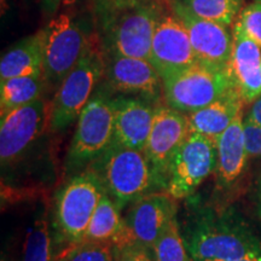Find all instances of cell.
Wrapping results in <instances>:
<instances>
[{"label":"cell","instance_id":"1f68e13d","mask_svg":"<svg viewBox=\"0 0 261 261\" xmlns=\"http://www.w3.org/2000/svg\"><path fill=\"white\" fill-rule=\"evenodd\" d=\"M256 205H257V213L261 217V175L257 180V188H256Z\"/></svg>","mask_w":261,"mask_h":261},{"label":"cell","instance_id":"2e32d148","mask_svg":"<svg viewBox=\"0 0 261 261\" xmlns=\"http://www.w3.org/2000/svg\"><path fill=\"white\" fill-rule=\"evenodd\" d=\"M155 108L139 98H115L113 144L144 151L154 122Z\"/></svg>","mask_w":261,"mask_h":261},{"label":"cell","instance_id":"484cf974","mask_svg":"<svg viewBox=\"0 0 261 261\" xmlns=\"http://www.w3.org/2000/svg\"><path fill=\"white\" fill-rule=\"evenodd\" d=\"M115 246L113 242H83L68 246L56 255L55 261H114Z\"/></svg>","mask_w":261,"mask_h":261},{"label":"cell","instance_id":"3957f363","mask_svg":"<svg viewBox=\"0 0 261 261\" xmlns=\"http://www.w3.org/2000/svg\"><path fill=\"white\" fill-rule=\"evenodd\" d=\"M91 167L120 211L160 189L144 151L112 144Z\"/></svg>","mask_w":261,"mask_h":261},{"label":"cell","instance_id":"74e56055","mask_svg":"<svg viewBox=\"0 0 261 261\" xmlns=\"http://www.w3.org/2000/svg\"><path fill=\"white\" fill-rule=\"evenodd\" d=\"M191 261H192V260H191Z\"/></svg>","mask_w":261,"mask_h":261},{"label":"cell","instance_id":"ffe728a7","mask_svg":"<svg viewBox=\"0 0 261 261\" xmlns=\"http://www.w3.org/2000/svg\"><path fill=\"white\" fill-rule=\"evenodd\" d=\"M45 28L22 39L4 52L0 61V80L42 75L45 57Z\"/></svg>","mask_w":261,"mask_h":261},{"label":"cell","instance_id":"cb8c5ba5","mask_svg":"<svg viewBox=\"0 0 261 261\" xmlns=\"http://www.w3.org/2000/svg\"><path fill=\"white\" fill-rule=\"evenodd\" d=\"M192 15L207 21L230 25L242 10L243 0H177Z\"/></svg>","mask_w":261,"mask_h":261},{"label":"cell","instance_id":"8992f818","mask_svg":"<svg viewBox=\"0 0 261 261\" xmlns=\"http://www.w3.org/2000/svg\"><path fill=\"white\" fill-rule=\"evenodd\" d=\"M114 139V99L97 94L91 98L77 119L68 150L65 168L76 174L91 167L110 148Z\"/></svg>","mask_w":261,"mask_h":261},{"label":"cell","instance_id":"52a82bcc","mask_svg":"<svg viewBox=\"0 0 261 261\" xmlns=\"http://www.w3.org/2000/svg\"><path fill=\"white\" fill-rule=\"evenodd\" d=\"M162 85L166 106L184 114L197 112L234 89L228 69H217L198 62L165 77Z\"/></svg>","mask_w":261,"mask_h":261},{"label":"cell","instance_id":"f546056e","mask_svg":"<svg viewBox=\"0 0 261 261\" xmlns=\"http://www.w3.org/2000/svg\"><path fill=\"white\" fill-rule=\"evenodd\" d=\"M247 117L249 120H252L254 123L261 126V96L257 98L255 102L252 103L249 113H248Z\"/></svg>","mask_w":261,"mask_h":261},{"label":"cell","instance_id":"8fae6325","mask_svg":"<svg viewBox=\"0 0 261 261\" xmlns=\"http://www.w3.org/2000/svg\"><path fill=\"white\" fill-rule=\"evenodd\" d=\"M51 104L44 97L0 117V160L11 165L40 138L50 127Z\"/></svg>","mask_w":261,"mask_h":261},{"label":"cell","instance_id":"4dcf8cb0","mask_svg":"<svg viewBox=\"0 0 261 261\" xmlns=\"http://www.w3.org/2000/svg\"><path fill=\"white\" fill-rule=\"evenodd\" d=\"M41 4L45 11L48 14H54L61 5V0H41Z\"/></svg>","mask_w":261,"mask_h":261},{"label":"cell","instance_id":"44dd1931","mask_svg":"<svg viewBox=\"0 0 261 261\" xmlns=\"http://www.w3.org/2000/svg\"><path fill=\"white\" fill-rule=\"evenodd\" d=\"M47 204L39 202L22 237L18 261H55Z\"/></svg>","mask_w":261,"mask_h":261},{"label":"cell","instance_id":"9a60e30c","mask_svg":"<svg viewBox=\"0 0 261 261\" xmlns=\"http://www.w3.org/2000/svg\"><path fill=\"white\" fill-rule=\"evenodd\" d=\"M177 212L175 200L167 192H152L132 203L123 220L137 242L152 248Z\"/></svg>","mask_w":261,"mask_h":261},{"label":"cell","instance_id":"277c9868","mask_svg":"<svg viewBox=\"0 0 261 261\" xmlns=\"http://www.w3.org/2000/svg\"><path fill=\"white\" fill-rule=\"evenodd\" d=\"M104 192L103 182L92 167L70 175L57 192L55 226L68 246L85 240L87 227Z\"/></svg>","mask_w":261,"mask_h":261},{"label":"cell","instance_id":"7402d4cb","mask_svg":"<svg viewBox=\"0 0 261 261\" xmlns=\"http://www.w3.org/2000/svg\"><path fill=\"white\" fill-rule=\"evenodd\" d=\"M46 85L42 75L0 80V117L41 98Z\"/></svg>","mask_w":261,"mask_h":261},{"label":"cell","instance_id":"e0dca14e","mask_svg":"<svg viewBox=\"0 0 261 261\" xmlns=\"http://www.w3.org/2000/svg\"><path fill=\"white\" fill-rule=\"evenodd\" d=\"M232 33L233 50L228 71L244 104H250L261 96V47L248 37L237 21Z\"/></svg>","mask_w":261,"mask_h":261},{"label":"cell","instance_id":"9c48e42d","mask_svg":"<svg viewBox=\"0 0 261 261\" xmlns=\"http://www.w3.org/2000/svg\"><path fill=\"white\" fill-rule=\"evenodd\" d=\"M217 143L190 133L173 159L166 192L175 201L191 196L217 168Z\"/></svg>","mask_w":261,"mask_h":261},{"label":"cell","instance_id":"6da1fadb","mask_svg":"<svg viewBox=\"0 0 261 261\" xmlns=\"http://www.w3.org/2000/svg\"><path fill=\"white\" fill-rule=\"evenodd\" d=\"M161 8L154 0H96L103 51L149 60Z\"/></svg>","mask_w":261,"mask_h":261},{"label":"cell","instance_id":"7a4b0ae2","mask_svg":"<svg viewBox=\"0 0 261 261\" xmlns=\"http://www.w3.org/2000/svg\"><path fill=\"white\" fill-rule=\"evenodd\" d=\"M195 261H228L261 254V242L243 223L231 218L202 217L184 237Z\"/></svg>","mask_w":261,"mask_h":261},{"label":"cell","instance_id":"d6a6232c","mask_svg":"<svg viewBox=\"0 0 261 261\" xmlns=\"http://www.w3.org/2000/svg\"><path fill=\"white\" fill-rule=\"evenodd\" d=\"M228 261H261V254H254V255H247L240 259H233Z\"/></svg>","mask_w":261,"mask_h":261},{"label":"cell","instance_id":"30bf717a","mask_svg":"<svg viewBox=\"0 0 261 261\" xmlns=\"http://www.w3.org/2000/svg\"><path fill=\"white\" fill-rule=\"evenodd\" d=\"M190 135L188 114L168 106L155 108L154 122L144 154L154 171L160 189L166 190L173 159Z\"/></svg>","mask_w":261,"mask_h":261},{"label":"cell","instance_id":"e575fe53","mask_svg":"<svg viewBox=\"0 0 261 261\" xmlns=\"http://www.w3.org/2000/svg\"><path fill=\"white\" fill-rule=\"evenodd\" d=\"M154 2H156L161 6H169V8H171V4L173 3V0H154Z\"/></svg>","mask_w":261,"mask_h":261},{"label":"cell","instance_id":"d4e9b609","mask_svg":"<svg viewBox=\"0 0 261 261\" xmlns=\"http://www.w3.org/2000/svg\"><path fill=\"white\" fill-rule=\"evenodd\" d=\"M156 261H191L185 240L179 230L177 217L169 221L152 247Z\"/></svg>","mask_w":261,"mask_h":261},{"label":"cell","instance_id":"f1b7e54d","mask_svg":"<svg viewBox=\"0 0 261 261\" xmlns=\"http://www.w3.org/2000/svg\"><path fill=\"white\" fill-rule=\"evenodd\" d=\"M243 130L248 158H261V126L246 117L243 120Z\"/></svg>","mask_w":261,"mask_h":261},{"label":"cell","instance_id":"8d00e7d4","mask_svg":"<svg viewBox=\"0 0 261 261\" xmlns=\"http://www.w3.org/2000/svg\"><path fill=\"white\" fill-rule=\"evenodd\" d=\"M2 261H5V260H4V259H2Z\"/></svg>","mask_w":261,"mask_h":261},{"label":"cell","instance_id":"d6986e66","mask_svg":"<svg viewBox=\"0 0 261 261\" xmlns=\"http://www.w3.org/2000/svg\"><path fill=\"white\" fill-rule=\"evenodd\" d=\"M243 106L237 90H230L210 106L188 114L190 133H198L217 143L225 129L242 113Z\"/></svg>","mask_w":261,"mask_h":261},{"label":"cell","instance_id":"83f0119b","mask_svg":"<svg viewBox=\"0 0 261 261\" xmlns=\"http://www.w3.org/2000/svg\"><path fill=\"white\" fill-rule=\"evenodd\" d=\"M114 261H156L152 248L132 242L121 247H115Z\"/></svg>","mask_w":261,"mask_h":261},{"label":"cell","instance_id":"d590c367","mask_svg":"<svg viewBox=\"0 0 261 261\" xmlns=\"http://www.w3.org/2000/svg\"><path fill=\"white\" fill-rule=\"evenodd\" d=\"M257 2H259V3H261V0H257Z\"/></svg>","mask_w":261,"mask_h":261},{"label":"cell","instance_id":"836d02e7","mask_svg":"<svg viewBox=\"0 0 261 261\" xmlns=\"http://www.w3.org/2000/svg\"><path fill=\"white\" fill-rule=\"evenodd\" d=\"M77 2H79V0H61V5H63V6H73L74 4H76Z\"/></svg>","mask_w":261,"mask_h":261},{"label":"cell","instance_id":"5bb4252c","mask_svg":"<svg viewBox=\"0 0 261 261\" xmlns=\"http://www.w3.org/2000/svg\"><path fill=\"white\" fill-rule=\"evenodd\" d=\"M149 61L163 80L197 63L189 33L174 15L162 14L156 24Z\"/></svg>","mask_w":261,"mask_h":261},{"label":"cell","instance_id":"7c38bea8","mask_svg":"<svg viewBox=\"0 0 261 261\" xmlns=\"http://www.w3.org/2000/svg\"><path fill=\"white\" fill-rule=\"evenodd\" d=\"M171 10L189 33L196 61L207 67L228 69L233 50V33H230L227 25L196 17L177 0H173Z\"/></svg>","mask_w":261,"mask_h":261},{"label":"cell","instance_id":"603a6c76","mask_svg":"<svg viewBox=\"0 0 261 261\" xmlns=\"http://www.w3.org/2000/svg\"><path fill=\"white\" fill-rule=\"evenodd\" d=\"M120 212L121 211L112 197L104 192L92 215L84 241L112 242L123 223V219L120 217Z\"/></svg>","mask_w":261,"mask_h":261},{"label":"cell","instance_id":"ac0fdd59","mask_svg":"<svg viewBox=\"0 0 261 261\" xmlns=\"http://www.w3.org/2000/svg\"><path fill=\"white\" fill-rule=\"evenodd\" d=\"M243 114L241 113L225 129L217 142V185L228 189L236 184L246 167L248 159L243 130Z\"/></svg>","mask_w":261,"mask_h":261},{"label":"cell","instance_id":"4fadbf2b","mask_svg":"<svg viewBox=\"0 0 261 261\" xmlns=\"http://www.w3.org/2000/svg\"><path fill=\"white\" fill-rule=\"evenodd\" d=\"M104 76L113 90L139 94L150 103L163 94L161 76L149 60L104 52Z\"/></svg>","mask_w":261,"mask_h":261},{"label":"cell","instance_id":"5b68a950","mask_svg":"<svg viewBox=\"0 0 261 261\" xmlns=\"http://www.w3.org/2000/svg\"><path fill=\"white\" fill-rule=\"evenodd\" d=\"M104 76V52L93 42L58 86L51 103V132L67 129L91 100L93 90Z\"/></svg>","mask_w":261,"mask_h":261},{"label":"cell","instance_id":"4316f807","mask_svg":"<svg viewBox=\"0 0 261 261\" xmlns=\"http://www.w3.org/2000/svg\"><path fill=\"white\" fill-rule=\"evenodd\" d=\"M237 22L248 37L261 47V3H253L241 10Z\"/></svg>","mask_w":261,"mask_h":261},{"label":"cell","instance_id":"ba28073f","mask_svg":"<svg viewBox=\"0 0 261 261\" xmlns=\"http://www.w3.org/2000/svg\"><path fill=\"white\" fill-rule=\"evenodd\" d=\"M44 76L46 84L58 85L84 56L92 40L68 14H61L45 27Z\"/></svg>","mask_w":261,"mask_h":261}]
</instances>
